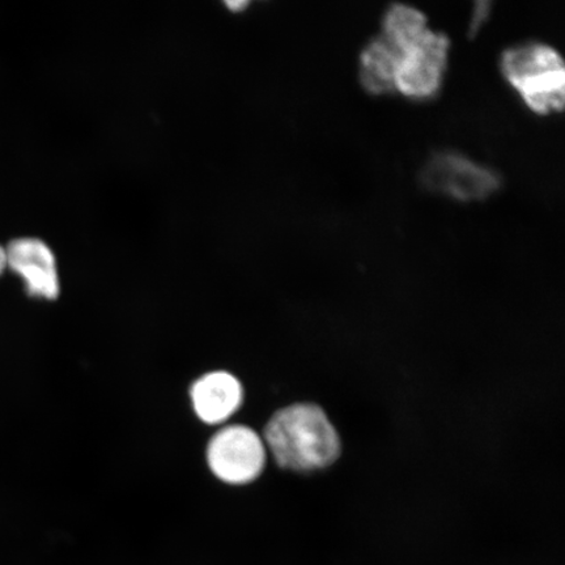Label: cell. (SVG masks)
<instances>
[{"instance_id": "cell-8", "label": "cell", "mask_w": 565, "mask_h": 565, "mask_svg": "<svg viewBox=\"0 0 565 565\" xmlns=\"http://www.w3.org/2000/svg\"><path fill=\"white\" fill-rule=\"evenodd\" d=\"M398 53L377 35L366 44L359 58V79L370 95H391L395 92Z\"/></svg>"}, {"instance_id": "cell-3", "label": "cell", "mask_w": 565, "mask_h": 565, "mask_svg": "<svg viewBox=\"0 0 565 565\" xmlns=\"http://www.w3.org/2000/svg\"><path fill=\"white\" fill-rule=\"evenodd\" d=\"M450 41L447 34L429 30L398 53L395 92L415 102L439 95L447 74Z\"/></svg>"}, {"instance_id": "cell-6", "label": "cell", "mask_w": 565, "mask_h": 565, "mask_svg": "<svg viewBox=\"0 0 565 565\" xmlns=\"http://www.w3.org/2000/svg\"><path fill=\"white\" fill-rule=\"evenodd\" d=\"M7 267L25 282L31 298L55 300L61 294L54 254L38 238L13 239L6 249Z\"/></svg>"}, {"instance_id": "cell-12", "label": "cell", "mask_w": 565, "mask_h": 565, "mask_svg": "<svg viewBox=\"0 0 565 565\" xmlns=\"http://www.w3.org/2000/svg\"><path fill=\"white\" fill-rule=\"evenodd\" d=\"M7 268V257L4 247L0 246V275L4 273Z\"/></svg>"}, {"instance_id": "cell-10", "label": "cell", "mask_w": 565, "mask_h": 565, "mask_svg": "<svg viewBox=\"0 0 565 565\" xmlns=\"http://www.w3.org/2000/svg\"><path fill=\"white\" fill-rule=\"evenodd\" d=\"M487 13H489V3H479V9L476 12V19L471 21L472 31H477L480 25H482Z\"/></svg>"}, {"instance_id": "cell-4", "label": "cell", "mask_w": 565, "mask_h": 565, "mask_svg": "<svg viewBox=\"0 0 565 565\" xmlns=\"http://www.w3.org/2000/svg\"><path fill=\"white\" fill-rule=\"evenodd\" d=\"M206 456L212 475L235 486L254 482L263 475L267 462L263 437L242 424L218 429L211 437Z\"/></svg>"}, {"instance_id": "cell-9", "label": "cell", "mask_w": 565, "mask_h": 565, "mask_svg": "<svg viewBox=\"0 0 565 565\" xmlns=\"http://www.w3.org/2000/svg\"><path fill=\"white\" fill-rule=\"evenodd\" d=\"M428 30V19L420 10L407 4H393L385 12L380 35L395 51L401 52L423 38Z\"/></svg>"}, {"instance_id": "cell-7", "label": "cell", "mask_w": 565, "mask_h": 565, "mask_svg": "<svg viewBox=\"0 0 565 565\" xmlns=\"http://www.w3.org/2000/svg\"><path fill=\"white\" fill-rule=\"evenodd\" d=\"M190 397L198 418L216 426L227 422L243 406L244 387L233 374L215 371L195 381Z\"/></svg>"}, {"instance_id": "cell-5", "label": "cell", "mask_w": 565, "mask_h": 565, "mask_svg": "<svg viewBox=\"0 0 565 565\" xmlns=\"http://www.w3.org/2000/svg\"><path fill=\"white\" fill-rule=\"evenodd\" d=\"M422 181L433 192L461 202L483 201L501 185L493 169L457 152H437L422 171Z\"/></svg>"}, {"instance_id": "cell-11", "label": "cell", "mask_w": 565, "mask_h": 565, "mask_svg": "<svg viewBox=\"0 0 565 565\" xmlns=\"http://www.w3.org/2000/svg\"><path fill=\"white\" fill-rule=\"evenodd\" d=\"M225 4H227L231 11L238 12L246 9V7L249 6V2H246V0H232V2H225Z\"/></svg>"}, {"instance_id": "cell-1", "label": "cell", "mask_w": 565, "mask_h": 565, "mask_svg": "<svg viewBox=\"0 0 565 565\" xmlns=\"http://www.w3.org/2000/svg\"><path fill=\"white\" fill-rule=\"evenodd\" d=\"M266 449L282 469H327L341 456L337 429L320 406L296 404L279 409L267 423L263 437Z\"/></svg>"}, {"instance_id": "cell-2", "label": "cell", "mask_w": 565, "mask_h": 565, "mask_svg": "<svg viewBox=\"0 0 565 565\" xmlns=\"http://www.w3.org/2000/svg\"><path fill=\"white\" fill-rule=\"evenodd\" d=\"M500 67L504 79L535 115L563 110L565 66L556 49L542 42L515 45L501 55Z\"/></svg>"}]
</instances>
